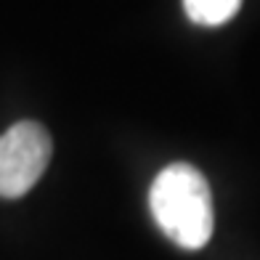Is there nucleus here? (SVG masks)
<instances>
[{
	"label": "nucleus",
	"instance_id": "f257e3e1",
	"mask_svg": "<svg viewBox=\"0 0 260 260\" xmlns=\"http://www.w3.org/2000/svg\"><path fill=\"white\" fill-rule=\"evenodd\" d=\"M149 207L159 231L181 250H202L215 229L210 183L194 165H168L149 188Z\"/></svg>",
	"mask_w": 260,
	"mask_h": 260
},
{
	"label": "nucleus",
	"instance_id": "f03ea898",
	"mask_svg": "<svg viewBox=\"0 0 260 260\" xmlns=\"http://www.w3.org/2000/svg\"><path fill=\"white\" fill-rule=\"evenodd\" d=\"M51 133L40 122H16L0 136V197L19 199L40 181L51 162Z\"/></svg>",
	"mask_w": 260,
	"mask_h": 260
},
{
	"label": "nucleus",
	"instance_id": "7ed1b4c3",
	"mask_svg": "<svg viewBox=\"0 0 260 260\" xmlns=\"http://www.w3.org/2000/svg\"><path fill=\"white\" fill-rule=\"evenodd\" d=\"M242 8V0H183L188 21L199 27H223Z\"/></svg>",
	"mask_w": 260,
	"mask_h": 260
}]
</instances>
